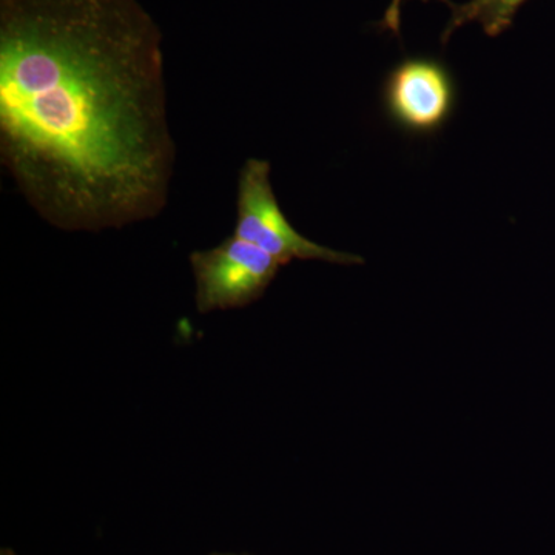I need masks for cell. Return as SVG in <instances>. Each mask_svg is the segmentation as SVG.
I'll list each match as a JSON object with an SVG mask.
<instances>
[{
    "instance_id": "5b68a950",
    "label": "cell",
    "mask_w": 555,
    "mask_h": 555,
    "mask_svg": "<svg viewBox=\"0 0 555 555\" xmlns=\"http://www.w3.org/2000/svg\"><path fill=\"white\" fill-rule=\"evenodd\" d=\"M526 0H467L452 3L451 20L441 33V42L447 43L459 28L478 24L489 38L503 35L513 25L517 11Z\"/></svg>"
},
{
    "instance_id": "6da1fadb",
    "label": "cell",
    "mask_w": 555,
    "mask_h": 555,
    "mask_svg": "<svg viewBox=\"0 0 555 555\" xmlns=\"http://www.w3.org/2000/svg\"><path fill=\"white\" fill-rule=\"evenodd\" d=\"M175 150L163 35L139 0H0V155L43 221L158 217Z\"/></svg>"
},
{
    "instance_id": "3957f363",
    "label": "cell",
    "mask_w": 555,
    "mask_h": 555,
    "mask_svg": "<svg viewBox=\"0 0 555 555\" xmlns=\"http://www.w3.org/2000/svg\"><path fill=\"white\" fill-rule=\"evenodd\" d=\"M198 312L243 309L268 291L283 268L268 251L232 235L219 246L190 255Z\"/></svg>"
},
{
    "instance_id": "ba28073f",
    "label": "cell",
    "mask_w": 555,
    "mask_h": 555,
    "mask_svg": "<svg viewBox=\"0 0 555 555\" xmlns=\"http://www.w3.org/2000/svg\"><path fill=\"white\" fill-rule=\"evenodd\" d=\"M211 555H243V554H211Z\"/></svg>"
},
{
    "instance_id": "52a82bcc",
    "label": "cell",
    "mask_w": 555,
    "mask_h": 555,
    "mask_svg": "<svg viewBox=\"0 0 555 555\" xmlns=\"http://www.w3.org/2000/svg\"><path fill=\"white\" fill-rule=\"evenodd\" d=\"M0 555H20L14 553L13 550H10V547H2V551H0Z\"/></svg>"
},
{
    "instance_id": "7a4b0ae2",
    "label": "cell",
    "mask_w": 555,
    "mask_h": 555,
    "mask_svg": "<svg viewBox=\"0 0 555 555\" xmlns=\"http://www.w3.org/2000/svg\"><path fill=\"white\" fill-rule=\"evenodd\" d=\"M233 235L268 251L283 266L295 259L363 264V258L358 255L321 246L294 229L278 204L270 182V164L264 159L250 158L241 167Z\"/></svg>"
},
{
    "instance_id": "8992f818",
    "label": "cell",
    "mask_w": 555,
    "mask_h": 555,
    "mask_svg": "<svg viewBox=\"0 0 555 555\" xmlns=\"http://www.w3.org/2000/svg\"><path fill=\"white\" fill-rule=\"evenodd\" d=\"M408 0H390L389 7L386 9L385 16L379 22V30L392 33V35H400L401 27V10H403L404 3ZM423 2H429V0H423ZM440 2L447 3L451 7V0H440Z\"/></svg>"
},
{
    "instance_id": "277c9868",
    "label": "cell",
    "mask_w": 555,
    "mask_h": 555,
    "mask_svg": "<svg viewBox=\"0 0 555 555\" xmlns=\"http://www.w3.org/2000/svg\"><path fill=\"white\" fill-rule=\"evenodd\" d=\"M389 118L415 134L440 130L455 105V83L443 62L409 57L392 68L383 87Z\"/></svg>"
}]
</instances>
